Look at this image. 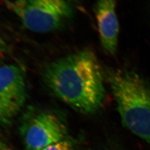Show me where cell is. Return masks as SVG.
I'll use <instances>...</instances> for the list:
<instances>
[{"label": "cell", "instance_id": "obj_10", "mask_svg": "<svg viewBox=\"0 0 150 150\" xmlns=\"http://www.w3.org/2000/svg\"><path fill=\"white\" fill-rule=\"evenodd\" d=\"M6 50V45L5 42L2 40L0 35V52L2 51H5Z\"/></svg>", "mask_w": 150, "mask_h": 150}, {"label": "cell", "instance_id": "obj_7", "mask_svg": "<svg viewBox=\"0 0 150 150\" xmlns=\"http://www.w3.org/2000/svg\"><path fill=\"white\" fill-rule=\"evenodd\" d=\"M42 150H75L69 141L64 139L52 145H50Z\"/></svg>", "mask_w": 150, "mask_h": 150}, {"label": "cell", "instance_id": "obj_3", "mask_svg": "<svg viewBox=\"0 0 150 150\" xmlns=\"http://www.w3.org/2000/svg\"><path fill=\"white\" fill-rule=\"evenodd\" d=\"M6 5L27 29L35 32L58 30L72 15L67 0H14L6 1Z\"/></svg>", "mask_w": 150, "mask_h": 150}, {"label": "cell", "instance_id": "obj_8", "mask_svg": "<svg viewBox=\"0 0 150 150\" xmlns=\"http://www.w3.org/2000/svg\"><path fill=\"white\" fill-rule=\"evenodd\" d=\"M11 121L5 115V114L0 108V125H9Z\"/></svg>", "mask_w": 150, "mask_h": 150}, {"label": "cell", "instance_id": "obj_5", "mask_svg": "<svg viewBox=\"0 0 150 150\" xmlns=\"http://www.w3.org/2000/svg\"><path fill=\"white\" fill-rule=\"evenodd\" d=\"M27 92L23 72L14 65L0 66V108L12 121L26 102Z\"/></svg>", "mask_w": 150, "mask_h": 150}, {"label": "cell", "instance_id": "obj_9", "mask_svg": "<svg viewBox=\"0 0 150 150\" xmlns=\"http://www.w3.org/2000/svg\"><path fill=\"white\" fill-rule=\"evenodd\" d=\"M0 150H13L11 147L4 141L0 139Z\"/></svg>", "mask_w": 150, "mask_h": 150}, {"label": "cell", "instance_id": "obj_4", "mask_svg": "<svg viewBox=\"0 0 150 150\" xmlns=\"http://www.w3.org/2000/svg\"><path fill=\"white\" fill-rule=\"evenodd\" d=\"M19 129L26 150H42L65 139L67 133L63 118L47 110L28 113Z\"/></svg>", "mask_w": 150, "mask_h": 150}, {"label": "cell", "instance_id": "obj_1", "mask_svg": "<svg viewBox=\"0 0 150 150\" xmlns=\"http://www.w3.org/2000/svg\"><path fill=\"white\" fill-rule=\"evenodd\" d=\"M43 78L60 100L84 114L96 112L104 101L103 74L96 55L83 50L47 64Z\"/></svg>", "mask_w": 150, "mask_h": 150}, {"label": "cell", "instance_id": "obj_2", "mask_svg": "<svg viewBox=\"0 0 150 150\" xmlns=\"http://www.w3.org/2000/svg\"><path fill=\"white\" fill-rule=\"evenodd\" d=\"M105 76L123 125L150 145V85L131 71L107 70Z\"/></svg>", "mask_w": 150, "mask_h": 150}, {"label": "cell", "instance_id": "obj_6", "mask_svg": "<svg viewBox=\"0 0 150 150\" xmlns=\"http://www.w3.org/2000/svg\"><path fill=\"white\" fill-rule=\"evenodd\" d=\"M116 4V0H97L95 8L102 47L110 54L116 53L118 45L119 26Z\"/></svg>", "mask_w": 150, "mask_h": 150}]
</instances>
